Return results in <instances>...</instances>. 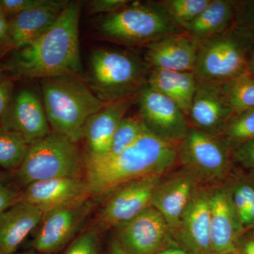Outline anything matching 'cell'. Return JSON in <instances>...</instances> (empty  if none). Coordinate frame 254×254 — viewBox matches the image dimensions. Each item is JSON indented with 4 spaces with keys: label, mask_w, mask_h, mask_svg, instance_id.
Masks as SVG:
<instances>
[{
    "label": "cell",
    "mask_w": 254,
    "mask_h": 254,
    "mask_svg": "<svg viewBox=\"0 0 254 254\" xmlns=\"http://www.w3.org/2000/svg\"><path fill=\"white\" fill-rule=\"evenodd\" d=\"M168 173L155 187L150 205L161 214L173 236L184 210L199 185L190 172L181 167L173 173Z\"/></svg>",
    "instance_id": "ac0fdd59"
},
{
    "label": "cell",
    "mask_w": 254,
    "mask_h": 254,
    "mask_svg": "<svg viewBox=\"0 0 254 254\" xmlns=\"http://www.w3.org/2000/svg\"><path fill=\"white\" fill-rule=\"evenodd\" d=\"M173 237L189 254H213L209 187L199 185L195 189Z\"/></svg>",
    "instance_id": "5bb4252c"
},
{
    "label": "cell",
    "mask_w": 254,
    "mask_h": 254,
    "mask_svg": "<svg viewBox=\"0 0 254 254\" xmlns=\"http://www.w3.org/2000/svg\"><path fill=\"white\" fill-rule=\"evenodd\" d=\"M223 183L244 233L254 232V171L235 166Z\"/></svg>",
    "instance_id": "d4e9b609"
},
{
    "label": "cell",
    "mask_w": 254,
    "mask_h": 254,
    "mask_svg": "<svg viewBox=\"0 0 254 254\" xmlns=\"http://www.w3.org/2000/svg\"><path fill=\"white\" fill-rule=\"evenodd\" d=\"M234 116L224 83L197 81L187 116L190 126L210 136H220Z\"/></svg>",
    "instance_id": "7c38bea8"
},
{
    "label": "cell",
    "mask_w": 254,
    "mask_h": 254,
    "mask_svg": "<svg viewBox=\"0 0 254 254\" xmlns=\"http://www.w3.org/2000/svg\"><path fill=\"white\" fill-rule=\"evenodd\" d=\"M247 71L251 76L254 78V44L251 50L250 57H249Z\"/></svg>",
    "instance_id": "b9f144b4"
},
{
    "label": "cell",
    "mask_w": 254,
    "mask_h": 254,
    "mask_svg": "<svg viewBox=\"0 0 254 254\" xmlns=\"http://www.w3.org/2000/svg\"><path fill=\"white\" fill-rule=\"evenodd\" d=\"M136 98L105 105L89 118L85 126L83 139L86 141V155L101 156L110 148L112 138L119 124Z\"/></svg>",
    "instance_id": "44dd1931"
},
{
    "label": "cell",
    "mask_w": 254,
    "mask_h": 254,
    "mask_svg": "<svg viewBox=\"0 0 254 254\" xmlns=\"http://www.w3.org/2000/svg\"><path fill=\"white\" fill-rule=\"evenodd\" d=\"M20 190L17 186L6 181H0V213L16 203Z\"/></svg>",
    "instance_id": "d590c367"
},
{
    "label": "cell",
    "mask_w": 254,
    "mask_h": 254,
    "mask_svg": "<svg viewBox=\"0 0 254 254\" xmlns=\"http://www.w3.org/2000/svg\"><path fill=\"white\" fill-rule=\"evenodd\" d=\"M4 68L2 66H0V82L2 81L4 78Z\"/></svg>",
    "instance_id": "7bdbcfd3"
},
{
    "label": "cell",
    "mask_w": 254,
    "mask_h": 254,
    "mask_svg": "<svg viewBox=\"0 0 254 254\" xmlns=\"http://www.w3.org/2000/svg\"><path fill=\"white\" fill-rule=\"evenodd\" d=\"M68 3L50 0L48 4L12 16L5 44L14 51L34 41L54 24Z\"/></svg>",
    "instance_id": "ffe728a7"
},
{
    "label": "cell",
    "mask_w": 254,
    "mask_h": 254,
    "mask_svg": "<svg viewBox=\"0 0 254 254\" xmlns=\"http://www.w3.org/2000/svg\"><path fill=\"white\" fill-rule=\"evenodd\" d=\"M157 254H189L186 251L177 244L176 241L164 248Z\"/></svg>",
    "instance_id": "ab89813d"
},
{
    "label": "cell",
    "mask_w": 254,
    "mask_h": 254,
    "mask_svg": "<svg viewBox=\"0 0 254 254\" xmlns=\"http://www.w3.org/2000/svg\"><path fill=\"white\" fill-rule=\"evenodd\" d=\"M210 0H162L160 1L174 22L182 30L208 6Z\"/></svg>",
    "instance_id": "f1b7e54d"
},
{
    "label": "cell",
    "mask_w": 254,
    "mask_h": 254,
    "mask_svg": "<svg viewBox=\"0 0 254 254\" xmlns=\"http://www.w3.org/2000/svg\"><path fill=\"white\" fill-rule=\"evenodd\" d=\"M233 28L254 43V0H236Z\"/></svg>",
    "instance_id": "4dcf8cb0"
},
{
    "label": "cell",
    "mask_w": 254,
    "mask_h": 254,
    "mask_svg": "<svg viewBox=\"0 0 254 254\" xmlns=\"http://www.w3.org/2000/svg\"><path fill=\"white\" fill-rule=\"evenodd\" d=\"M93 207L89 198L46 212L33 241L34 250L43 254L59 250L81 230Z\"/></svg>",
    "instance_id": "8fae6325"
},
{
    "label": "cell",
    "mask_w": 254,
    "mask_h": 254,
    "mask_svg": "<svg viewBox=\"0 0 254 254\" xmlns=\"http://www.w3.org/2000/svg\"><path fill=\"white\" fill-rule=\"evenodd\" d=\"M18 185L58 177H84V156L76 143L51 131L30 145L26 157L16 170Z\"/></svg>",
    "instance_id": "8992f818"
},
{
    "label": "cell",
    "mask_w": 254,
    "mask_h": 254,
    "mask_svg": "<svg viewBox=\"0 0 254 254\" xmlns=\"http://www.w3.org/2000/svg\"><path fill=\"white\" fill-rule=\"evenodd\" d=\"M233 148L222 136H210L190 126L180 142L177 160L198 185L212 187L223 183L235 168Z\"/></svg>",
    "instance_id": "52a82bcc"
},
{
    "label": "cell",
    "mask_w": 254,
    "mask_h": 254,
    "mask_svg": "<svg viewBox=\"0 0 254 254\" xmlns=\"http://www.w3.org/2000/svg\"><path fill=\"white\" fill-rule=\"evenodd\" d=\"M220 136L229 142L233 150L254 138V108L235 115Z\"/></svg>",
    "instance_id": "f546056e"
},
{
    "label": "cell",
    "mask_w": 254,
    "mask_h": 254,
    "mask_svg": "<svg viewBox=\"0 0 254 254\" xmlns=\"http://www.w3.org/2000/svg\"><path fill=\"white\" fill-rule=\"evenodd\" d=\"M117 230V239L129 254H157L175 241L165 219L151 205Z\"/></svg>",
    "instance_id": "4fadbf2b"
},
{
    "label": "cell",
    "mask_w": 254,
    "mask_h": 254,
    "mask_svg": "<svg viewBox=\"0 0 254 254\" xmlns=\"http://www.w3.org/2000/svg\"><path fill=\"white\" fill-rule=\"evenodd\" d=\"M165 174L133 180L108 195L98 215V226L102 230L117 229L144 211L151 205L155 188Z\"/></svg>",
    "instance_id": "30bf717a"
},
{
    "label": "cell",
    "mask_w": 254,
    "mask_h": 254,
    "mask_svg": "<svg viewBox=\"0 0 254 254\" xmlns=\"http://www.w3.org/2000/svg\"><path fill=\"white\" fill-rule=\"evenodd\" d=\"M130 1L129 0H93L88 3V10L92 14H112L126 6Z\"/></svg>",
    "instance_id": "e575fe53"
},
{
    "label": "cell",
    "mask_w": 254,
    "mask_h": 254,
    "mask_svg": "<svg viewBox=\"0 0 254 254\" xmlns=\"http://www.w3.org/2000/svg\"><path fill=\"white\" fill-rule=\"evenodd\" d=\"M81 4L68 3L54 24L27 46L14 50L3 68L24 78L78 76L82 71L79 46Z\"/></svg>",
    "instance_id": "6da1fadb"
},
{
    "label": "cell",
    "mask_w": 254,
    "mask_h": 254,
    "mask_svg": "<svg viewBox=\"0 0 254 254\" xmlns=\"http://www.w3.org/2000/svg\"><path fill=\"white\" fill-rule=\"evenodd\" d=\"M178 144L146 130L129 148L113 158L84 155V177L92 196L107 198L128 182L170 172L178 164Z\"/></svg>",
    "instance_id": "7a4b0ae2"
},
{
    "label": "cell",
    "mask_w": 254,
    "mask_h": 254,
    "mask_svg": "<svg viewBox=\"0 0 254 254\" xmlns=\"http://www.w3.org/2000/svg\"><path fill=\"white\" fill-rule=\"evenodd\" d=\"M14 81L11 78H4L0 82V125L4 119L14 95Z\"/></svg>",
    "instance_id": "8d00e7d4"
},
{
    "label": "cell",
    "mask_w": 254,
    "mask_h": 254,
    "mask_svg": "<svg viewBox=\"0 0 254 254\" xmlns=\"http://www.w3.org/2000/svg\"><path fill=\"white\" fill-rule=\"evenodd\" d=\"M9 21L7 17L0 11V44L4 43L7 36Z\"/></svg>",
    "instance_id": "f35d334b"
},
{
    "label": "cell",
    "mask_w": 254,
    "mask_h": 254,
    "mask_svg": "<svg viewBox=\"0 0 254 254\" xmlns=\"http://www.w3.org/2000/svg\"><path fill=\"white\" fill-rule=\"evenodd\" d=\"M232 158L235 166L254 171V138L235 148Z\"/></svg>",
    "instance_id": "836d02e7"
},
{
    "label": "cell",
    "mask_w": 254,
    "mask_h": 254,
    "mask_svg": "<svg viewBox=\"0 0 254 254\" xmlns=\"http://www.w3.org/2000/svg\"><path fill=\"white\" fill-rule=\"evenodd\" d=\"M135 103L138 116L152 134L177 144L186 136L188 118L173 100L146 85L137 94Z\"/></svg>",
    "instance_id": "9c48e42d"
},
{
    "label": "cell",
    "mask_w": 254,
    "mask_h": 254,
    "mask_svg": "<svg viewBox=\"0 0 254 254\" xmlns=\"http://www.w3.org/2000/svg\"><path fill=\"white\" fill-rule=\"evenodd\" d=\"M110 254H129L117 238H113L110 242Z\"/></svg>",
    "instance_id": "60d3db41"
},
{
    "label": "cell",
    "mask_w": 254,
    "mask_h": 254,
    "mask_svg": "<svg viewBox=\"0 0 254 254\" xmlns=\"http://www.w3.org/2000/svg\"><path fill=\"white\" fill-rule=\"evenodd\" d=\"M224 86L235 115L254 108V78L250 73L225 82Z\"/></svg>",
    "instance_id": "83f0119b"
},
{
    "label": "cell",
    "mask_w": 254,
    "mask_h": 254,
    "mask_svg": "<svg viewBox=\"0 0 254 254\" xmlns=\"http://www.w3.org/2000/svg\"><path fill=\"white\" fill-rule=\"evenodd\" d=\"M29 146L21 135L0 127V167L16 171L24 160Z\"/></svg>",
    "instance_id": "484cf974"
},
{
    "label": "cell",
    "mask_w": 254,
    "mask_h": 254,
    "mask_svg": "<svg viewBox=\"0 0 254 254\" xmlns=\"http://www.w3.org/2000/svg\"><path fill=\"white\" fill-rule=\"evenodd\" d=\"M21 254H37L36 253H35L34 252H26V253H23Z\"/></svg>",
    "instance_id": "bcb514c9"
},
{
    "label": "cell",
    "mask_w": 254,
    "mask_h": 254,
    "mask_svg": "<svg viewBox=\"0 0 254 254\" xmlns=\"http://www.w3.org/2000/svg\"><path fill=\"white\" fill-rule=\"evenodd\" d=\"M250 237H246L245 240H240L239 244H242V249H240L243 254H254V233L249 232Z\"/></svg>",
    "instance_id": "74e56055"
},
{
    "label": "cell",
    "mask_w": 254,
    "mask_h": 254,
    "mask_svg": "<svg viewBox=\"0 0 254 254\" xmlns=\"http://www.w3.org/2000/svg\"><path fill=\"white\" fill-rule=\"evenodd\" d=\"M230 254H243L242 253V252H240V250L237 251L236 252H234V253Z\"/></svg>",
    "instance_id": "f6af8a7d"
},
{
    "label": "cell",
    "mask_w": 254,
    "mask_h": 254,
    "mask_svg": "<svg viewBox=\"0 0 254 254\" xmlns=\"http://www.w3.org/2000/svg\"><path fill=\"white\" fill-rule=\"evenodd\" d=\"M253 233H254V232H253Z\"/></svg>",
    "instance_id": "7dc6e473"
},
{
    "label": "cell",
    "mask_w": 254,
    "mask_h": 254,
    "mask_svg": "<svg viewBox=\"0 0 254 254\" xmlns=\"http://www.w3.org/2000/svg\"><path fill=\"white\" fill-rule=\"evenodd\" d=\"M199 41L187 31L172 33L146 46L144 59L150 69L193 72Z\"/></svg>",
    "instance_id": "d6986e66"
},
{
    "label": "cell",
    "mask_w": 254,
    "mask_h": 254,
    "mask_svg": "<svg viewBox=\"0 0 254 254\" xmlns=\"http://www.w3.org/2000/svg\"><path fill=\"white\" fill-rule=\"evenodd\" d=\"M44 212L18 202L0 213V254H14L32 231L39 226Z\"/></svg>",
    "instance_id": "7402d4cb"
},
{
    "label": "cell",
    "mask_w": 254,
    "mask_h": 254,
    "mask_svg": "<svg viewBox=\"0 0 254 254\" xmlns=\"http://www.w3.org/2000/svg\"><path fill=\"white\" fill-rule=\"evenodd\" d=\"M91 196L85 177H58L30 184L20 190L16 203H29L45 213Z\"/></svg>",
    "instance_id": "e0dca14e"
},
{
    "label": "cell",
    "mask_w": 254,
    "mask_h": 254,
    "mask_svg": "<svg viewBox=\"0 0 254 254\" xmlns=\"http://www.w3.org/2000/svg\"><path fill=\"white\" fill-rule=\"evenodd\" d=\"M42 100L52 131L73 143L83 139L92 115L105 104L78 76H60L42 80Z\"/></svg>",
    "instance_id": "3957f363"
},
{
    "label": "cell",
    "mask_w": 254,
    "mask_h": 254,
    "mask_svg": "<svg viewBox=\"0 0 254 254\" xmlns=\"http://www.w3.org/2000/svg\"><path fill=\"white\" fill-rule=\"evenodd\" d=\"M254 44L233 27L199 42L193 70L197 81L225 83L248 73L247 64Z\"/></svg>",
    "instance_id": "ba28073f"
},
{
    "label": "cell",
    "mask_w": 254,
    "mask_h": 254,
    "mask_svg": "<svg viewBox=\"0 0 254 254\" xmlns=\"http://www.w3.org/2000/svg\"><path fill=\"white\" fill-rule=\"evenodd\" d=\"M146 130V127L138 115L125 116L114 133L108 153L101 156L95 157L110 158L120 155L133 145Z\"/></svg>",
    "instance_id": "4316f807"
},
{
    "label": "cell",
    "mask_w": 254,
    "mask_h": 254,
    "mask_svg": "<svg viewBox=\"0 0 254 254\" xmlns=\"http://www.w3.org/2000/svg\"><path fill=\"white\" fill-rule=\"evenodd\" d=\"M6 179H5V176L4 174L3 173H1V171H0V181H2V180H5Z\"/></svg>",
    "instance_id": "ee69618b"
},
{
    "label": "cell",
    "mask_w": 254,
    "mask_h": 254,
    "mask_svg": "<svg viewBox=\"0 0 254 254\" xmlns=\"http://www.w3.org/2000/svg\"><path fill=\"white\" fill-rule=\"evenodd\" d=\"M88 65V85L105 105L136 98L150 70L143 58L107 48L93 50Z\"/></svg>",
    "instance_id": "277c9868"
},
{
    "label": "cell",
    "mask_w": 254,
    "mask_h": 254,
    "mask_svg": "<svg viewBox=\"0 0 254 254\" xmlns=\"http://www.w3.org/2000/svg\"><path fill=\"white\" fill-rule=\"evenodd\" d=\"M209 205L213 254L236 252L245 233L224 183L209 187Z\"/></svg>",
    "instance_id": "2e32d148"
},
{
    "label": "cell",
    "mask_w": 254,
    "mask_h": 254,
    "mask_svg": "<svg viewBox=\"0 0 254 254\" xmlns=\"http://www.w3.org/2000/svg\"><path fill=\"white\" fill-rule=\"evenodd\" d=\"M0 127L21 135L30 145L52 131L43 100L36 92L28 88L14 93Z\"/></svg>",
    "instance_id": "9a60e30c"
},
{
    "label": "cell",
    "mask_w": 254,
    "mask_h": 254,
    "mask_svg": "<svg viewBox=\"0 0 254 254\" xmlns=\"http://www.w3.org/2000/svg\"><path fill=\"white\" fill-rule=\"evenodd\" d=\"M101 230L97 225L82 232L71 242L64 254H98L101 242Z\"/></svg>",
    "instance_id": "1f68e13d"
},
{
    "label": "cell",
    "mask_w": 254,
    "mask_h": 254,
    "mask_svg": "<svg viewBox=\"0 0 254 254\" xmlns=\"http://www.w3.org/2000/svg\"><path fill=\"white\" fill-rule=\"evenodd\" d=\"M147 85L173 100L188 116L197 86V80L193 72L150 69Z\"/></svg>",
    "instance_id": "603a6c76"
},
{
    "label": "cell",
    "mask_w": 254,
    "mask_h": 254,
    "mask_svg": "<svg viewBox=\"0 0 254 254\" xmlns=\"http://www.w3.org/2000/svg\"><path fill=\"white\" fill-rule=\"evenodd\" d=\"M236 0H210L208 6L184 31L200 42L233 27Z\"/></svg>",
    "instance_id": "cb8c5ba5"
},
{
    "label": "cell",
    "mask_w": 254,
    "mask_h": 254,
    "mask_svg": "<svg viewBox=\"0 0 254 254\" xmlns=\"http://www.w3.org/2000/svg\"><path fill=\"white\" fill-rule=\"evenodd\" d=\"M98 33L108 41L128 46H148L160 38L183 30L174 22L160 1H131L98 23Z\"/></svg>",
    "instance_id": "5b68a950"
},
{
    "label": "cell",
    "mask_w": 254,
    "mask_h": 254,
    "mask_svg": "<svg viewBox=\"0 0 254 254\" xmlns=\"http://www.w3.org/2000/svg\"><path fill=\"white\" fill-rule=\"evenodd\" d=\"M50 0H0V11L7 16H15L48 4Z\"/></svg>",
    "instance_id": "d6a6232c"
}]
</instances>
